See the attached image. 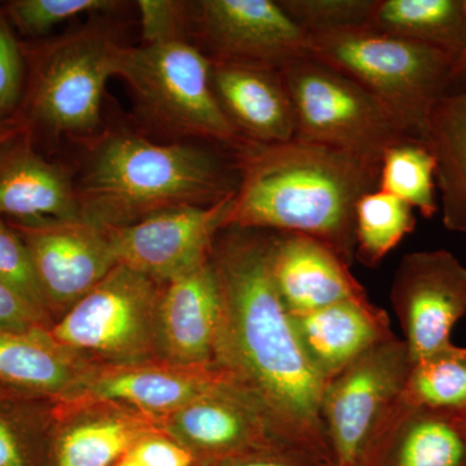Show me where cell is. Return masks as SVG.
I'll return each instance as SVG.
<instances>
[{"instance_id": "6da1fadb", "label": "cell", "mask_w": 466, "mask_h": 466, "mask_svg": "<svg viewBox=\"0 0 466 466\" xmlns=\"http://www.w3.org/2000/svg\"><path fill=\"white\" fill-rule=\"evenodd\" d=\"M228 229L219 240L217 236L211 251L223 305L214 366L265 410L284 437L333 460L320 417L324 381L272 278L275 232Z\"/></svg>"}, {"instance_id": "7a4b0ae2", "label": "cell", "mask_w": 466, "mask_h": 466, "mask_svg": "<svg viewBox=\"0 0 466 466\" xmlns=\"http://www.w3.org/2000/svg\"><path fill=\"white\" fill-rule=\"evenodd\" d=\"M235 155L238 186L225 228L309 236L351 265L355 210L363 196L379 189L380 162L297 137L249 140Z\"/></svg>"}, {"instance_id": "3957f363", "label": "cell", "mask_w": 466, "mask_h": 466, "mask_svg": "<svg viewBox=\"0 0 466 466\" xmlns=\"http://www.w3.org/2000/svg\"><path fill=\"white\" fill-rule=\"evenodd\" d=\"M235 170L202 147L115 135L95 152L76 193L86 222L115 228L167 208L219 204L238 189Z\"/></svg>"}, {"instance_id": "277c9868", "label": "cell", "mask_w": 466, "mask_h": 466, "mask_svg": "<svg viewBox=\"0 0 466 466\" xmlns=\"http://www.w3.org/2000/svg\"><path fill=\"white\" fill-rule=\"evenodd\" d=\"M308 56L370 91L420 143L435 104L450 91L452 57L372 26L308 33Z\"/></svg>"}, {"instance_id": "5b68a950", "label": "cell", "mask_w": 466, "mask_h": 466, "mask_svg": "<svg viewBox=\"0 0 466 466\" xmlns=\"http://www.w3.org/2000/svg\"><path fill=\"white\" fill-rule=\"evenodd\" d=\"M24 48L27 84L17 118L33 146L43 137L96 130L104 90L110 76H118L122 47L91 30Z\"/></svg>"}, {"instance_id": "8992f818", "label": "cell", "mask_w": 466, "mask_h": 466, "mask_svg": "<svg viewBox=\"0 0 466 466\" xmlns=\"http://www.w3.org/2000/svg\"><path fill=\"white\" fill-rule=\"evenodd\" d=\"M158 284L118 265L48 328V336L90 367L161 360Z\"/></svg>"}, {"instance_id": "52a82bcc", "label": "cell", "mask_w": 466, "mask_h": 466, "mask_svg": "<svg viewBox=\"0 0 466 466\" xmlns=\"http://www.w3.org/2000/svg\"><path fill=\"white\" fill-rule=\"evenodd\" d=\"M118 76L133 88L144 112L174 133L233 153L249 142L217 99L210 58L184 39L122 48Z\"/></svg>"}, {"instance_id": "ba28073f", "label": "cell", "mask_w": 466, "mask_h": 466, "mask_svg": "<svg viewBox=\"0 0 466 466\" xmlns=\"http://www.w3.org/2000/svg\"><path fill=\"white\" fill-rule=\"evenodd\" d=\"M281 75L293 103L297 139L380 164L386 150L416 142L370 91L333 67L306 56L287 64Z\"/></svg>"}, {"instance_id": "9c48e42d", "label": "cell", "mask_w": 466, "mask_h": 466, "mask_svg": "<svg viewBox=\"0 0 466 466\" xmlns=\"http://www.w3.org/2000/svg\"><path fill=\"white\" fill-rule=\"evenodd\" d=\"M412 364L394 334L324 383L320 417L336 466H360L377 428L400 400Z\"/></svg>"}, {"instance_id": "30bf717a", "label": "cell", "mask_w": 466, "mask_h": 466, "mask_svg": "<svg viewBox=\"0 0 466 466\" xmlns=\"http://www.w3.org/2000/svg\"><path fill=\"white\" fill-rule=\"evenodd\" d=\"M233 196L211 207L167 208L131 225L106 228L116 263L159 284L188 274L210 259Z\"/></svg>"}, {"instance_id": "8fae6325", "label": "cell", "mask_w": 466, "mask_h": 466, "mask_svg": "<svg viewBox=\"0 0 466 466\" xmlns=\"http://www.w3.org/2000/svg\"><path fill=\"white\" fill-rule=\"evenodd\" d=\"M390 302L412 363L451 342L466 315V267L451 251L422 250L400 259Z\"/></svg>"}, {"instance_id": "7c38bea8", "label": "cell", "mask_w": 466, "mask_h": 466, "mask_svg": "<svg viewBox=\"0 0 466 466\" xmlns=\"http://www.w3.org/2000/svg\"><path fill=\"white\" fill-rule=\"evenodd\" d=\"M191 20L213 61L281 70L308 56V33L274 0H202Z\"/></svg>"}, {"instance_id": "4fadbf2b", "label": "cell", "mask_w": 466, "mask_h": 466, "mask_svg": "<svg viewBox=\"0 0 466 466\" xmlns=\"http://www.w3.org/2000/svg\"><path fill=\"white\" fill-rule=\"evenodd\" d=\"M158 425L192 453L198 466L213 465L269 444L299 446L284 437L265 410L229 380L158 420Z\"/></svg>"}, {"instance_id": "5bb4252c", "label": "cell", "mask_w": 466, "mask_h": 466, "mask_svg": "<svg viewBox=\"0 0 466 466\" xmlns=\"http://www.w3.org/2000/svg\"><path fill=\"white\" fill-rule=\"evenodd\" d=\"M227 380L216 366L180 367L164 360L92 367L60 403L127 407L158 421Z\"/></svg>"}, {"instance_id": "9a60e30c", "label": "cell", "mask_w": 466, "mask_h": 466, "mask_svg": "<svg viewBox=\"0 0 466 466\" xmlns=\"http://www.w3.org/2000/svg\"><path fill=\"white\" fill-rule=\"evenodd\" d=\"M11 226L30 251L51 314L72 308L118 266L106 229L86 220Z\"/></svg>"}, {"instance_id": "2e32d148", "label": "cell", "mask_w": 466, "mask_h": 466, "mask_svg": "<svg viewBox=\"0 0 466 466\" xmlns=\"http://www.w3.org/2000/svg\"><path fill=\"white\" fill-rule=\"evenodd\" d=\"M0 219L29 227L85 220L66 168L36 149L25 130L0 147Z\"/></svg>"}, {"instance_id": "e0dca14e", "label": "cell", "mask_w": 466, "mask_h": 466, "mask_svg": "<svg viewBox=\"0 0 466 466\" xmlns=\"http://www.w3.org/2000/svg\"><path fill=\"white\" fill-rule=\"evenodd\" d=\"M360 466H466V410L410 406L400 397Z\"/></svg>"}, {"instance_id": "ac0fdd59", "label": "cell", "mask_w": 466, "mask_h": 466, "mask_svg": "<svg viewBox=\"0 0 466 466\" xmlns=\"http://www.w3.org/2000/svg\"><path fill=\"white\" fill-rule=\"evenodd\" d=\"M222 293L213 262L174 279L159 303L161 360L180 367L214 366L222 323Z\"/></svg>"}, {"instance_id": "d6986e66", "label": "cell", "mask_w": 466, "mask_h": 466, "mask_svg": "<svg viewBox=\"0 0 466 466\" xmlns=\"http://www.w3.org/2000/svg\"><path fill=\"white\" fill-rule=\"evenodd\" d=\"M271 272L279 296L291 315L342 300L368 299L349 263L309 236L275 232Z\"/></svg>"}, {"instance_id": "ffe728a7", "label": "cell", "mask_w": 466, "mask_h": 466, "mask_svg": "<svg viewBox=\"0 0 466 466\" xmlns=\"http://www.w3.org/2000/svg\"><path fill=\"white\" fill-rule=\"evenodd\" d=\"M211 82L229 121L250 142L284 143L296 137V115L281 70L211 60Z\"/></svg>"}, {"instance_id": "44dd1931", "label": "cell", "mask_w": 466, "mask_h": 466, "mask_svg": "<svg viewBox=\"0 0 466 466\" xmlns=\"http://www.w3.org/2000/svg\"><path fill=\"white\" fill-rule=\"evenodd\" d=\"M291 319L324 383L377 343L394 336L385 309L368 299L342 300Z\"/></svg>"}, {"instance_id": "7402d4cb", "label": "cell", "mask_w": 466, "mask_h": 466, "mask_svg": "<svg viewBox=\"0 0 466 466\" xmlns=\"http://www.w3.org/2000/svg\"><path fill=\"white\" fill-rule=\"evenodd\" d=\"M92 367L52 341L47 329H0V382L64 400Z\"/></svg>"}, {"instance_id": "603a6c76", "label": "cell", "mask_w": 466, "mask_h": 466, "mask_svg": "<svg viewBox=\"0 0 466 466\" xmlns=\"http://www.w3.org/2000/svg\"><path fill=\"white\" fill-rule=\"evenodd\" d=\"M156 431H161L157 420L118 410L57 424L52 429L48 466H113Z\"/></svg>"}, {"instance_id": "cb8c5ba5", "label": "cell", "mask_w": 466, "mask_h": 466, "mask_svg": "<svg viewBox=\"0 0 466 466\" xmlns=\"http://www.w3.org/2000/svg\"><path fill=\"white\" fill-rule=\"evenodd\" d=\"M424 144L435 159L443 225L466 235V90L444 95L435 104Z\"/></svg>"}, {"instance_id": "d4e9b609", "label": "cell", "mask_w": 466, "mask_h": 466, "mask_svg": "<svg viewBox=\"0 0 466 466\" xmlns=\"http://www.w3.org/2000/svg\"><path fill=\"white\" fill-rule=\"evenodd\" d=\"M370 26L455 60L466 45V0H376Z\"/></svg>"}, {"instance_id": "484cf974", "label": "cell", "mask_w": 466, "mask_h": 466, "mask_svg": "<svg viewBox=\"0 0 466 466\" xmlns=\"http://www.w3.org/2000/svg\"><path fill=\"white\" fill-rule=\"evenodd\" d=\"M42 400L0 382V466H48L52 431L42 424Z\"/></svg>"}, {"instance_id": "4316f807", "label": "cell", "mask_w": 466, "mask_h": 466, "mask_svg": "<svg viewBox=\"0 0 466 466\" xmlns=\"http://www.w3.org/2000/svg\"><path fill=\"white\" fill-rule=\"evenodd\" d=\"M415 228L410 205L379 189L368 193L355 210V259L375 268Z\"/></svg>"}, {"instance_id": "83f0119b", "label": "cell", "mask_w": 466, "mask_h": 466, "mask_svg": "<svg viewBox=\"0 0 466 466\" xmlns=\"http://www.w3.org/2000/svg\"><path fill=\"white\" fill-rule=\"evenodd\" d=\"M401 400L410 406L466 410V348L449 342L415 361Z\"/></svg>"}, {"instance_id": "f1b7e54d", "label": "cell", "mask_w": 466, "mask_h": 466, "mask_svg": "<svg viewBox=\"0 0 466 466\" xmlns=\"http://www.w3.org/2000/svg\"><path fill=\"white\" fill-rule=\"evenodd\" d=\"M435 188V159L424 143H401L386 150L379 191L406 202L424 218H433L440 210Z\"/></svg>"}, {"instance_id": "f546056e", "label": "cell", "mask_w": 466, "mask_h": 466, "mask_svg": "<svg viewBox=\"0 0 466 466\" xmlns=\"http://www.w3.org/2000/svg\"><path fill=\"white\" fill-rule=\"evenodd\" d=\"M0 283L35 309L50 327L51 311L36 278L25 241L5 220L0 219Z\"/></svg>"}, {"instance_id": "4dcf8cb0", "label": "cell", "mask_w": 466, "mask_h": 466, "mask_svg": "<svg viewBox=\"0 0 466 466\" xmlns=\"http://www.w3.org/2000/svg\"><path fill=\"white\" fill-rule=\"evenodd\" d=\"M115 5L108 0H14L5 3L2 9L15 32L36 38L70 18Z\"/></svg>"}, {"instance_id": "1f68e13d", "label": "cell", "mask_w": 466, "mask_h": 466, "mask_svg": "<svg viewBox=\"0 0 466 466\" xmlns=\"http://www.w3.org/2000/svg\"><path fill=\"white\" fill-rule=\"evenodd\" d=\"M376 0H280L288 16L306 33L370 26Z\"/></svg>"}, {"instance_id": "d6a6232c", "label": "cell", "mask_w": 466, "mask_h": 466, "mask_svg": "<svg viewBox=\"0 0 466 466\" xmlns=\"http://www.w3.org/2000/svg\"><path fill=\"white\" fill-rule=\"evenodd\" d=\"M27 84L24 43L17 38L0 5V122L17 118Z\"/></svg>"}, {"instance_id": "836d02e7", "label": "cell", "mask_w": 466, "mask_h": 466, "mask_svg": "<svg viewBox=\"0 0 466 466\" xmlns=\"http://www.w3.org/2000/svg\"><path fill=\"white\" fill-rule=\"evenodd\" d=\"M146 43H159L183 39L186 25V5L168 0L137 2Z\"/></svg>"}, {"instance_id": "e575fe53", "label": "cell", "mask_w": 466, "mask_h": 466, "mask_svg": "<svg viewBox=\"0 0 466 466\" xmlns=\"http://www.w3.org/2000/svg\"><path fill=\"white\" fill-rule=\"evenodd\" d=\"M208 466H336L333 460L289 443H274Z\"/></svg>"}, {"instance_id": "d590c367", "label": "cell", "mask_w": 466, "mask_h": 466, "mask_svg": "<svg viewBox=\"0 0 466 466\" xmlns=\"http://www.w3.org/2000/svg\"><path fill=\"white\" fill-rule=\"evenodd\" d=\"M125 459L139 466H198L188 450L162 431L140 438Z\"/></svg>"}, {"instance_id": "8d00e7d4", "label": "cell", "mask_w": 466, "mask_h": 466, "mask_svg": "<svg viewBox=\"0 0 466 466\" xmlns=\"http://www.w3.org/2000/svg\"><path fill=\"white\" fill-rule=\"evenodd\" d=\"M50 324L21 299L15 291L0 283V329L29 333L48 329Z\"/></svg>"}, {"instance_id": "74e56055", "label": "cell", "mask_w": 466, "mask_h": 466, "mask_svg": "<svg viewBox=\"0 0 466 466\" xmlns=\"http://www.w3.org/2000/svg\"><path fill=\"white\" fill-rule=\"evenodd\" d=\"M455 87H460L456 92L466 90V45L459 56L453 60L449 94L455 90Z\"/></svg>"}, {"instance_id": "f35d334b", "label": "cell", "mask_w": 466, "mask_h": 466, "mask_svg": "<svg viewBox=\"0 0 466 466\" xmlns=\"http://www.w3.org/2000/svg\"><path fill=\"white\" fill-rule=\"evenodd\" d=\"M25 127L18 118L0 122V147L12 137H16L17 134L23 133Z\"/></svg>"}, {"instance_id": "ab89813d", "label": "cell", "mask_w": 466, "mask_h": 466, "mask_svg": "<svg viewBox=\"0 0 466 466\" xmlns=\"http://www.w3.org/2000/svg\"><path fill=\"white\" fill-rule=\"evenodd\" d=\"M113 466H139V465L135 464V462L130 461V460L124 459V460H121V461L116 462V464L113 465Z\"/></svg>"}]
</instances>
